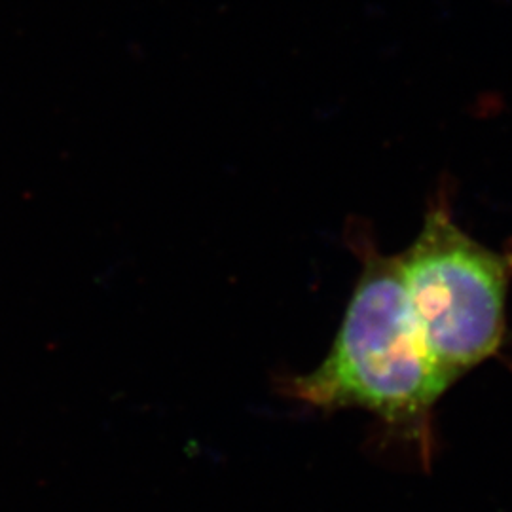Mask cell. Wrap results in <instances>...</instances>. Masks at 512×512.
<instances>
[{
    "label": "cell",
    "mask_w": 512,
    "mask_h": 512,
    "mask_svg": "<svg viewBox=\"0 0 512 512\" xmlns=\"http://www.w3.org/2000/svg\"><path fill=\"white\" fill-rule=\"evenodd\" d=\"M363 272L327 359L289 382L287 393L323 408H361L404 431H420L454 380L421 336L397 256L363 243Z\"/></svg>",
    "instance_id": "obj_1"
},
{
    "label": "cell",
    "mask_w": 512,
    "mask_h": 512,
    "mask_svg": "<svg viewBox=\"0 0 512 512\" xmlns=\"http://www.w3.org/2000/svg\"><path fill=\"white\" fill-rule=\"evenodd\" d=\"M397 262L421 336L454 382L497 353L507 329V256L465 234L440 205Z\"/></svg>",
    "instance_id": "obj_2"
}]
</instances>
